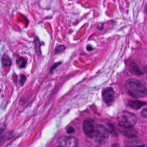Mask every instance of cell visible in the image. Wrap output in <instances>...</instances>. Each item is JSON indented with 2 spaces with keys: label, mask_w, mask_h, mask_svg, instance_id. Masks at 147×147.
I'll use <instances>...</instances> for the list:
<instances>
[{
  "label": "cell",
  "mask_w": 147,
  "mask_h": 147,
  "mask_svg": "<svg viewBox=\"0 0 147 147\" xmlns=\"http://www.w3.org/2000/svg\"><path fill=\"white\" fill-rule=\"evenodd\" d=\"M57 144L60 147H77L78 140L72 136H61L57 139Z\"/></svg>",
  "instance_id": "277c9868"
},
{
  "label": "cell",
  "mask_w": 147,
  "mask_h": 147,
  "mask_svg": "<svg viewBox=\"0 0 147 147\" xmlns=\"http://www.w3.org/2000/svg\"><path fill=\"white\" fill-rule=\"evenodd\" d=\"M16 62L20 67H24L26 63V60L24 57H20L18 59H17Z\"/></svg>",
  "instance_id": "7c38bea8"
},
{
  "label": "cell",
  "mask_w": 147,
  "mask_h": 147,
  "mask_svg": "<svg viewBox=\"0 0 147 147\" xmlns=\"http://www.w3.org/2000/svg\"><path fill=\"white\" fill-rule=\"evenodd\" d=\"M146 105V102L140 101V100H130L128 102V105L129 107L133 109H139L141 107Z\"/></svg>",
  "instance_id": "52a82bcc"
},
{
  "label": "cell",
  "mask_w": 147,
  "mask_h": 147,
  "mask_svg": "<svg viewBox=\"0 0 147 147\" xmlns=\"http://www.w3.org/2000/svg\"><path fill=\"white\" fill-rule=\"evenodd\" d=\"M96 125L95 124L94 121L90 118H87L83 121V128L84 133L87 137L91 136L93 134Z\"/></svg>",
  "instance_id": "5b68a950"
},
{
  "label": "cell",
  "mask_w": 147,
  "mask_h": 147,
  "mask_svg": "<svg viewBox=\"0 0 147 147\" xmlns=\"http://www.w3.org/2000/svg\"><path fill=\"white\" fill-rule=\"evenodd\" d=\"M102 95L103 101L107 104H110L114 98V90L111 87H106L103 90Z\"/></svg>",
  "instance_id": "8992f818"
},
{
  "label": "cell",
  "mask_w": 147,
  "mask_h": 147,
  "mask_svg": "<svg viewBox=\"0 0 147 147\" xmlns=\"http://www.w3.org/2000/svg\"><path fill=\"white\" fill-rule=\"evenodd\" d=\"M122 132L123 134L127 136V138L131 137H136V131L131 127H122Z\"/></svg>",
  "instance_id": "9c48e42d"
},
{
  "label": "cell",
  "mask_w": 147,
  "mask_h": 147,
  "mask_svg": "<svg viewBox=\"0 0 147 147\" xmlns=\"http://www.w3.org/2000/svg\"><path fill=\"white\" fill-rule=\"evenodd\" d=\"M144 69L145 71V72L147 74V65H145L144 67Z\"/></svg>",
  "instance_id": "603a6c76"
},
{
  "label": "cell",
  "mask_w": 147,
  "mask_h": 147,
  "mask_svg": "<svg viewBox=\"0 0 147 147\" xmlns=\"http://www.w3.org/2000/svg\"><path fill=\"white\" fill-rule=\"evenodd\" d=\"M60 63H60V62H59V63H57L55 64H54V65L52 66V67L51 68V71H53V69H55V68H56L57 66H58V65H59Z\"/></svg>",
  "instance_id": "ffe728a7"
},
{
  "label": "cell",
  "mask_w": 147,
  "mask_h": 147,
  "mask_svg": "<svg viewBox=\"0 0 147 147\" xmlns=\"http://www.w3.org/2000/svg\"><path fill=\"white\" fill-rule=\"evenodd\" d=\"M107 126H108V130L110 131L111 133H113L115 131L114 127L113 124L109 123H107Z\"/></svg>",
  "instance_id": "9a60e30c"
},
{
  "label": "cell",
  "mask_w": 147,
  "mask_h": 147,
  "mask_svg": "<svg viewBox=\"0 0 147 147\" xmlns=\"http://www.w3.org/2000/svg\"><path fill=\"white\" fill-rule=\"evenodd\" d=\"M2 63L5 67H10L11 65V60L6 54H3L2 56Z\"/></svg>",
  "instance_id": "8fae6325"
},
{
  "label": "cell",
  "mask_w": 147,
  "mask_h": 147,
  "mask_svg": "<svg viewBox=\"0 0 147 147\" xmlns=\"http://www.w3.org/2000/svg\"><path fill=\"white\" fill-rule=\"evenodd\" d=\"M125 90L133 98H142L147 94V83L138 79H130L126 82Z\"/></svg>",
  "instance_id": "6da1fadb"
},
{
  "label": "cell",
  "mask_w": 147,
  "mask_h": 147,
  "mask_svg": "<svg viewBox=\"0 0 147 147\" xmlns=\"http://www.w3.org/2000/svg\"><path fill=\"white\" fill-rule=\"evenodd\" d=\"M26 80V77L24 75H21L20 76V83L21 85H23L25 82Z\"/></svg>",
  "instance_id": "e0dca14e"
},
{
  "label": "cell",
  "mask_w": 147,
  "mask_h": 147,
  "mask_svg": "<svg viewBox=\"0 0 147 147\" xmlns=\"http://www.w3.org/2000/svg\"><path fill=\"white\" fill-rule=\"evenodd\" d=\"M111 147H120V146L117 144H114L112 145Z\"/></svg>",
  "instance_id": "44dd1931"
},
{
  "label": "cell",
  "mask_w": 147,
  "mask_h": 147,
  "mask_svg": "<svg viewBox=\"0 0 147 147\" xmlns=\"http://www.w3.org/2000/svg\"><path fill=\"white\" fill-rule=\"evenodd\" d=\"M141 115L144 117H147V108L144 109L142 111H141Z\"/></svg>",
  "instance_id": "d6986e66"
},
{
  "label": "cell",
  "mask_w": 147,
  "mask_h": 147,
  "mask_svg": "<svg viewBox=\"0 0 147 147\" xmlns=\"http://www.w3.org/2000/svg\"><path fill=\"white\" fill-rule=\"evenodd\" d=\"M137 147H147V146L145 145L142 144V145H138Z\"/></svg>",
  "instance_id": "7402d4cb"
},
{
  "label": "cell",
  "mask_w": 147,
  "mask_h": 147,
  "mask_svg": "<svg viewBox=\"0 0 147 147\" xmlns=\"http://www.w3.org/2000/svg\"><path fill=\"white\" fill-rule=\"evenodd\" d=\"M34 43H35V48H36V52H40V45L41 44L38 39L37 37H35L34 38Z\"/></svg>",
  "instance_id": "5bb4252c"
},
{
  "label": "cell",
  "mask_w": 147,
  "mask_h": 147,
  "mask_svg": "<svg viewBox=\"0 0 147 147\" xmlns=\"http://www.w3.org/2000/svg\"><path fill=\"white\" fill-rule=\"evenodd\" d=\"M92 136L100 144L104 143L108 138L109 130L102 125H96L94 132Z\"/></svg>",
  "instance_id": "3957f363"
},
{
  "label": "cell",
  "mask_w": 147,
  "mask_h": 147,
  "mask_svg": "<svg viewBox=\"0 0 147 147\" xmlns=\"http://www.w3.org/2000/svg\"><path fill=\"white\" fill-rule=\"evenodd\" d=\"M65 49V47L64 45H59L58 47H57L55 50V54H58V53H60L62 52H63Z\"/></svg>",
  "instance_id": "4fadbf2b"
},
{
  "label": "cell",
  "mask_w": 147,
  "mask_h": 147,
  "mask_svg": "<svg viewBox=\"0 0 147 147\" xmlns=\"http://www.w3.org/2000/svg\"><path fill=\"white\" fill-rule=\"evenodd\" d=\"M129 71L130 72L136 75H141L143 74V72L141 71V69L138 68V65L135 63H131L129 65Z\"/></svg>",
  "instance_id": "ba28073f"
},
{
  "label": "cell",
  "mask_w": 147,
  "mask_h": 147,
  "mask_svg": "<svg viewBox=\"0 0 147 147\" xmlns=\"http://www.w3.org/2000/svg\"><path fill=\"white\" fill-rule=\"evenodd\" d=\"M138 144L137 141L135 140V137L127 138V140L125 141V147H137Z\"/></svg>",
  "instance_id": "30bf717a"
},
{
  "label": "cell",
  "mask_w": 147,
  "mask_h": 147,
  "mask_svg": "<svg viewBox=\"0 0 147 147\" xmlns=\"http://www.w3.org/2000/svg\"><path fill=\"white\" fill-rule=\"evenodd\" d=\"M74 131H75V129H74V127H72V126L68 127L67 128V132L68 134L73 133Z\"/></svg>",
  "instance_id": "ac0fdd59"
},
{
  "label": "cell",
  "mask_w": 147,
  "mask_h": 147,
  "mask_svg": "<svg viewBox=\"0 0 147 147\" xmlns=\"http://www.w3.org/2000/svg\"><path fill=\"white\" fill-rule=\"evenodd\" d=\"M145 11L147 14V4H146V6L145 7Z\"/></svg>",
  "instance_id": "cb8c5ba5"
},
{
  "label": "cell",
  "mask_w": 147,
  "mask_h": 147,
  "mask_svg": "<svg viewBox=\"0 0 147 147\" xmlns=\"http://www.w3.org/2000/svg\"><path fill=\"white\" fill-rule=\"evenodd\" d=\"M117 119L118 125L122 127H131L137 122L136 115L126 111L119 113L117 115Z\"/></svg>",
  "instance_id": "7a4b0ae2"
},
{
  "label": "cell",
  "mask_w": 147,
  "mask_h": 147,
  "mask_svg": "<svg viewBox=\"0 0 147 147\" xmlns=\"http://www.w3.org/2000/svg\"><path fill=\"white\" fill-rule=\"evenodd\" d=\"M6 129V125L4 123H0V134H1L5 129Z\"/></svg>",
  "instance_id": "2e32d148"
}]
</instances>
